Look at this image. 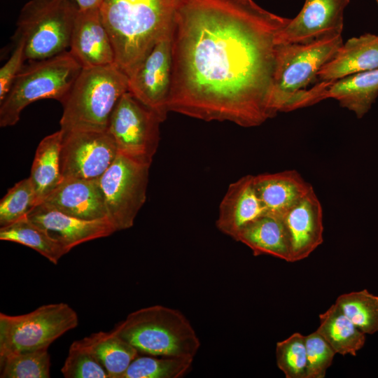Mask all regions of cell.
Segmentation results:
<instances>
[{
	"label": "cell",
	"mask_w": 378,
	"mask_h": 378,
	"mask_svg": "<svg viewBox=\"0 0 378 378\" xmlns=\"http://www.w3.org/2000/svg\"><path fill=\"white\" fill-rule=\"evenodd\" d=\"M290 20L253 0H178L168 111L244 127L273 118L278 36Z\"/></svg>",
	"instance_id": "1"
},
{
	"label": "cell",
	"mask_w": 378,
	"mask_h": 378,
	"mask_svg": "<svg viewBox=\"0 0 378 378\" xmlns=\"http://www.w3.org/2000/svg\"><path fill=\"white\" fill-rule=\"evenodd\" d=\"M178 0H103L99 8L116 65L129 77L171 29Z\"/></svg>",
	"instance_id": "2"
},
{
	"label": "cell",
	"mask_w": 378,
	"mask_h": 378,
	"mask_svg": "<svg viewBox=\"0 0 378 378\" xmlns=\"http://www.w3.org/2000/svg\"><path fill=\"white\" fill-rule=\"evenodd\" d=\"M128 90L129 78L116 64L82 68L61 103L60 130H108L111 113Z\"/></svg>",
	"instance_id": "3"
},
{
	"label": "cell",
	"mask_w": 378,
	"mask_h": 378,
	"mask_svg": "<svg viewBox=\"0 0 378 378\" xmlns=\"http://www.w3.org/2000/svg\"><path fill=\"white\" fill-rule=\"evenodd\" d=\"M112 330L142 355L194 359L200 346L184 314L162 305L134 311Z\"/></svg>",
	"instance_id": "4"
},
{
	"label": "cell",
	"mask_w": 378,
	"mask_h": 378,
	"mask_svg": "<svg viewBox=\"0 0 378 378\" xmlns=\"http://www.w3.org/2000/svg\"><path fill=\"white\" fill-rule=\"evenodd\" d=\"M342 34L307 43H280L270 108L278 113L304 108L307 90L318 81L321 69L343 43Z\"/></svg>",
	"instance_id": "5"
},
{
	"label": "cell",
	"mask_w": 378,
	"mask_h": 378,
	"mask_svg": "<svg viewBox=\"0 0 378 378\" xmlns=\"http://www.w3.org/2000/svg\"><path fill=\"white\" fill-rule=\"evenodd\" d=\"M82 66L68 51L23 66L10 92L0 103V126L15 125L22 110L44 99L63 102Z\"/></svg>",
	"instance_id": "6"
},
{
	"label": "cell",
	"mask_w": 378,
	"mask_h": 378,
	"mask_svg": "<svg viewBox=\"0 0 378 378\" xmlns=\"http://www.w3.org/2000/svg\"><path fill=\"white\" fill-rule=\"evenodd\" d=\"M78 11L67 0H29L22 8L17 21L16 39L24 43L25 59H48L69 48Z\"/></svg>",
	"instance_id": "7"
},
{
	"label": "cell",
	"mask_w": 378,
	"mask_h": 378,
	"mask_svg": "<svg viewBox=\"0 0 378 378\" xmlns=\"http://www.w3.org/2000/svg\"><path fill=\"white\" fill-rule=\"evenodd\" d=\"M78 324L76 311L64 302L42 305L17 316L0 313V356L48 349Z\"/></svg>",
	"instance_id": "8"
},
{
	"label": "cell",
	"mask_w": 378,
	"mask_h": 378,
	"mask_svg": "<svg viewBox=\"0 0 378 378\" xmlns=\"http://www.w3.org/2000/svg\"><path fill=\"white\" fill-rule=\"evenodd\" d=\"M150 164L118 153L99 179L108 218L117 231L132 227L146 200Z\"/></svg>",
	"instance_id": "9"
},
{
	"label": "cell",
	"mask_w": 378,
	"mask_h": 378,
	"mask_svg": "<svg viewBox=\"0 0 378 378\" xmlns=\"http://www.w3.org/2000/svg\"><path fill=\"white\" fill-rule=\"evenodd\" d=\"M162 122L155 112L127 91L111 113L108 132L118 153L151 164L159 146Z\"/></svg>",
	"instance_id": "10"
},
{
	"label": "cell",
	"mask_w": 378,
	"mask_h": 378,
	"mask_svg": "<svg viewBox=\"0 0 378 378\" xmlns=\"http://www.w3.org/2000/svg\"><path fill=\"white\" fill-rule=\"evenodd\" d=\"M62 132L60 166L64 178L98 180L118 153L108 130Z\"/></svg>",
	"instance_id": "11"
},
{
	"label": "cell",
	"mask_w": 378,
	"mask_h": 378,
	"mask_svg": "<svg viewBox=\"0 0 378 378\" xmlns=\"http://www.w3.org/2000/svg\"><path fill=\"white\" fill-rule=\"evenodd\" d=\"M172 28V27H171ZM171 29L155 43L129 78V90L164 121L172 81Z\"/></svg>",
	"instance_id": "12"
},
{
	"label": "cell",
	"mask_w": 378,
	"mask_h": 378,
	"mask_svg": "<svg viewBox=\"0 0 378 378\" xmlns=\"http://www.w3.org/2000/svg\"><path fill=\"white\" fill-rule=\"evenodd\" d=\"M350 0H304L294 18L281 30L280 43H307L340 35L344 27V13Z\"/></svg>",
	"instance_id": "13"
},
{
	"label": "cell",
	"mask_w": 378,
	"mask_h": 378,
	"mask_svg": "<svg viewBox=\"0 0 378 378\" xmlns=\"http://www.w3.org/2000/svg\"><path fill=\"white\" fill-rule=\"evenodd\" d=\"M27 217L69 251L82 243L108 237L117 231L108 218L81 219L63 214L43 203L36 205Z\"/></svg>",
	"instance_id": "14"
},
{
	"label": "cell",
	"mask_w": 378,
	"mask_h": 378,
	"mask_svg": "<svg viewBox=\"0 0 378 378\" xmlns=\"http://www.w3.org/2000/svg\"><path fill=\"white\" fill-rule=\"evenodd\" d=\"M281 216L289 242L290 262L309 257L323 243V208L314 190Z\"/></svg>",
	"instance_id": "15"
},
{
	"label": "cell",
	"mask_w": 378,
	"mask_h": 378,
	"mask_svg": "<svg viewBox=\"0 0 378 378\" xmlns=\"http://www.w3.org/2000/svg\"><path fill=\"white\" fill-rule=\"evenodd\" d=\"M69 52L82 68L115 64V55L99 9L78 11Z\"/></svg>",
	"instance_id": "16"
},
{
	"label": "cell",
	"mask_w": 378,
	"mask_h": 378,
	"mask_svg": "<svg viewBox=\"0 0 378 378\" xmlns=\"http://www.w3.org/2000/svg\"><path fill=\"white\" fill-rule=\"evenodd\" d=\"M267 214L254 184V176L246 175L232 183L220 206L217 228L235 239L247 225Z\"/></svg>",
	"instance_id": "17"
},
{
	"label": "cell",
	"mask_w": 378,
	"mask_h": 378,
	"mask_svg": "<svg viewBox=\"0 0 378 378\" xmlns=\"http://www.w3.org/2000/svg\"><path fill=\"white\" fill-rule=\"evenodd\" d=\"M41 203L81 219L108 218L99 179L63 178Z\"/></svg>",
	"instance_id": "18"
},
{
	"label": "cell",
	"mask_w": 378,
	"mask_h": 378,
	"mask_svg": "<svg viewBox=\"0 0 378 378\" xmlns=\"http://www.w3.org/2000/svg\"><path fill=\"white\" fill-rule=\"evenodd\" d=\"M319 102L331 98L340 105L363 117L378 97V69L346 76L334 81L316 83Z\"/></svg>",
	"instance_id": "19"
},
{
	"label": "cell",
	"mask_w": 378,
	"mask_h": 378,
	"mask_svg": "<svg viewBox=\"0 0 378 378\" xmlns=\"http://www.w3.org/2000/svg\"><path fill=\"white\" fill-rule=\"evenodd\" d=\"M254 184L267 213L282 216L314 190L295 169L254 176Z\"/></svg>",
	"instance_id": "20"
},
{
	"label": "cell",
	"mask_w": 378,
	"mask_h": 378,
	"mask_svg": "<svg viewBox=\"0 0 378 378\" xmlns=\"http://www.w3.org/2000/svg\"><path fill=\"white\" fill-rule=\"evenodd\" d=\"M376 69H378V35L366 33L343 43L333 57L319 71L318 81H334Z\"/></svg>",
	"instance_id": "21"
},
{
	"label": "cell",
	"mask_w": 378,
	"mask_h": 378,
	"mask_svg": "<svg viewBox=\"0 0 378 378\" xmlns=\"http://www.w3.org/2000/svg\"><path fill=\"white\" fill-rule=\"evenodd\" d=\"M254 255H270L290 262L286 230L281 216L266 214L244 227L234 239Z\"/></svg>",
	"instance_id": "22"
},
{
	"label": "cell",
	"mask_w": 378,
	"mask_h": 378,
	"mask_svg": "<svg viewBox=\"0 0 378 378\" xmlns=\"http://www.w3.org/2000/svg\"><path fill=\"white\" fill-rule=\"evenodd\" d=\"M63 132L59 130L45 136L38 144L31 169L30 179L37 204L62 181L60 150Z\"/></svg>",
	"instance_id": "23"
},
{
	"label": "cell",
	"mask_w": 378,
	"mask_h": 378,
	"mask_svg": "<svg viewBox=\"0 0 378 378\" xmlns=\"http://www.w3.org/2000/svg\"><path fill=\"white\" fill-rule=\"evenodd\" d=\"M316 331L336 354L356 356L365 342V334L360 330L335 302L319 315Z\"/></svg>",
	"instance_id": "24"
},
{
	"label": "cell",
	"mask_w": 378,
	"mask_h": 378,
	"mask_svg": "<svg viewBox=\"0 0 378 378\" xmlns=\"http://www.w3.org/2000/svg\"><path fill=\"white\" fill-rule=\"evenodd\" d=\"M82 340L98 358L109 378H121L131 363L140 354L112 330L92 333Z\"/></svg>",
	"instance_id": "25"
},
{
	"label": "cell",
	"mask_w": 378,
	"mask_h": 378,
	"mask_svg": "<svg viewBox=\"0 0 378 378\" xmlns=\"http://www.w3.org/2000/svg\"><path fill=\"white\" fill-rule=\"evenodd\" d=\"M0 239L16 242L29 247L57 265L69 252L52 238L47 232L31 222L27 216L0 228Z\"/></svg>",
	"instance_id": "26"
},
{
	"label": "cell",
	"mask_w": 378,
	"mask_h": 378,
	"mask_svg": "<svg viewBox=\"0 0 378 378\" xmlns=\"http://www.w3.org/2000/svg\"><path fill=\"white\" fill-rule=\"evenodd\" d=\"M193 359L139 354L121 378H179L191 368Z\"/></svg>",
	"instance_id": "27"
},
{
	"label": "cell",
	"mask_w": 378,
	"mask_h": 378,
	"mask_svg": "<svg viewBox=\"0 0 378 378\" xmlns=\"http://www.w3.org/2000/svg\"><path fill=\"white\" fill-rule=\"evenodd\" d=\"M335 303L365 334L378 332V296L367 289L342 294Z\"/></svg>",
	"instance_id": "28"
},
{
	"label": "cell",
	"mask_w": 378,
	"mask_h": 378,
	"mask_svg": "<svg viewBox=\"0 0 378 378\" xmlns=\"http://www.w3.org/2000/svg\"><path fill=\"white\" fill-rule=\"evenodd\" d=\"M1 378H49L50 358L48 349L9 354L0 356Z\"/></svg>",
	"instance_id": "29"
},
{
	"label": "cell",
	"mask_w": 378,
	"mask_h": 378,
	"mask_svg": "<svg viewBox=\"0 0 378 378\" xmlns=\"http://www.w3.org/2000/svg\"><path fill=\"white\" fill-rule=\"evenodd\" d=\"M36 205V197L30 178L16 183L0 201L1 227L27 216Z\"/></svg>",
	"instance_id": "30"
},
{
	"label": "cell",
	"mask_w": 378,
	"mask_h": 378,
	"mask_svg": "<svg viewBox=\"0 0 378 378\" xmlns=\"http://www.w3.org/2000/svg\"><path fill=\"white\" fill-rule=\"evenodd\" d=\"M61 372L65 378H109L105 368L82 340L70 345Z\"/></svg>",
	"instance_id": "31"
},
{
	"label": "cell",
	"mask_w": 378,
	"mask_h": 378,
	"mask_svg": "<svg viewBox=\"0 0 378 378\" xmlns=\"http://www.w3.org/2000/svg\"><path fill=\"white\" fill-rule=\"evenodd\" d=\"M277 367L286 378H307L305 336L295 332L276 345Z\"/></svg>",
	"instance_id": "32"
},
{
	"label": "cell",
	"mask_w": 378,
	"mask_h": 378,
	"mask_svg": "<svg viewBox=\"0 0 378 378\" xmlns=\"http://www.w3.org/2000/svg\"><path fill=\"white\" fill-rule=\"evenodd\" d=\"M307 378H323L336 354L331 346L316 330L305 336Z\"/></svg>",
	"instance_id": "33"
},
{
	"label": "cell",
	"mask_w": 378,
	"mask_h": 378,
	"mask_svg": "<svg viewBox=\"0 0 378 378\" xmlns=\"http://www.w3.org/2000/svg\"><path fill=\"white\" fill-rule=\"evenodd\" d=\"M16 44L11 55L0 69V103L10 92L18 75L23 67L24 43L22 39H16Z\"/></svg>",
	"instance_id": "34"
},
{
	"label": "cell",
	"mask_w": 378,
	"mask_h": 378,
	"mask_svg": "<svg viewBox=\"0 0 378 378\" xmlns=\"http://www.w3.org/2000/svg\"><path fill=\"white\" fill-rule=\"evenodd\" d=\"M76 4L79 10L99 9L103 0H67Z\"/></svg>",
	"instance_id": "35"
},
{
	"label": "cell",
	"mask_w": 378,
	"mask_h": 378,
	"mask_svg": "<svg viewBox=\"0 0 378 378\" xmlns=\"http://www.w3.org/2000/svg\"><path fill=\"white\" fill-rule=\"evenodd\" d=\"M375 1H376L377 4L378 6V0H375Z\"/></svg>",
	"instance_id": "36"
}]
</instances>
